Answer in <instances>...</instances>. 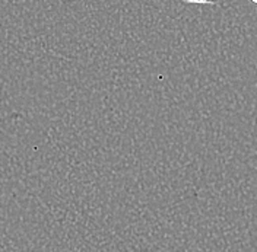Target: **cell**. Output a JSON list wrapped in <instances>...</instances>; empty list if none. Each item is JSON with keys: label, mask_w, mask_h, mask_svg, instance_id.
Wrapping results in <instances>:
<instances>
[{"label": "cell", "mask_w": 257, "mask_h": 252, "mask_svg": "<svg viewBox=\"0 0 257 252\" xmlns=\"http://www.w3.org/2000/svg\"><path fill=\"white\" fill-rule=\"evenodd\" d=\"M251 2H254V3H256V5H257V0H251Z\"/></svg>", "instance_id": "7a4b0ae2"}, {"label": "cell", "mask_w": 257, "mask_h": 252, "mask_svg": "<svg viewBox=\"0 0 257 252\" xmlns=\"http://www.w3.org/2000/svg\"><path fill=\"white\" fill-rule=\"evenodd\" d=\"M186 3H208V5H216L219 0H181Z\"/></svg>", "instance_id": "6da1fadb"}]
</instances>
